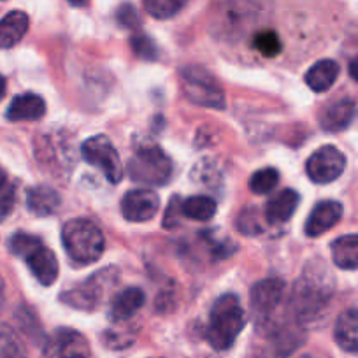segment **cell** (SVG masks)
Masks as SVG:
<instances>
[{"mask_svg": "<svg viewBox=\"0 0 358 358\" xmlns=\"http://www.w3.org/2000/svg\"><path fill=\"white\" fill-rule=\"evenodd\" d=\"M336 281L322 260H313L302 271L290 297L294 315L301 322H311L329 306Z\"/></svg>", "mask_w": 358, "mask_h": 358, "instance_id": "6da1fadb", "label": "cell"}, {"mask_svg": "<svg viewBox=\"0 0 358 358\" xmlns=\"http://www.w3.org/2000/svg\"><path fill=\"white\" fill-rule=\"evenodd\" d=\"M244 325H246V315L239 297L234 294H225L213 306L206 337L215 350L225 351L236 343Z\"/></svg>", "mask_w": 358, "mask_h": 358, "instance_id": "7a4b0ae2", "label": "cell"}, {"mask_svg": "<svg viewBox=\"0 0 358 358\" xmlns=\"http://www.w3.org/2000/svg\"><path fill=\"white\" fill-rule=\"evenodd\" d=\"M62 244L74 264L90 265L102 257L106 239L102 230L94 222L74 218L65 223L62 229Z\"/></svg>", "mask_w": 358, "mask_h": 358, "instance_id": "3957f363", "label": "cell"}, {"mask_svg": "<svg viewBox=\"0 0 358 358\" xmlns=\"http://www.w3.org/2000/svg\"><path fill=\"white\" fill-rule=\"evenodd\" d=\"M13 255L25 260L27 267L43 287H51L58 278V258L39 237L18 232L9 241Z\"/></svg>", "mask_w": 358, "mask_h": 358, "instance_id": "277c9868", "label": "cell"}, {"mask_svg": "<svg viewBox=\"0 0 358 358\" xmlns=\"http://www.w3.org/2000/svg\"><path fill=\"white\" fill-rule=\"evenodd\" d=\"M127 171L136 183L148 185V187H164L174 174V164L162 148L150 146L134 153Z\"/></svg>", "mask_w": 358, "mask_h": 358, "instance_id": "5b68a950", "label": "cell"}, {"mask_svg": "<svg viewBox=\"0 0 358 358\" xmlns=\"http://www.w3.org/2000/svg\"><path fill=\"white\" fill-rule=\"evenodd\" d=\"M181 90L185 97L195 106L211 109H225V92L218 79L199 65H188L181 71Z\"/></svg>", "mask_w": 358, "mask_h": 358, "instance_id": "8992f818", "label": "cell"}, {"mask_svg": "<svg viewBox=\"0 0 358 358\" xmlns=\"http://www.w3.org/2000/svg\"><path fill=\"white\" fill-rule=\"evenodd\" d=\"M115 268H102L99 273L92 274L85 283L71 288V290L62 294V302L69 304L71 308L83 309V311H94L104 299L106 290L109 285L116 280Z\"/></svg>", "mask_w": 358, "mask_h": 358, "instance_id": "52a82bcc", "label": "cell"}, {"mask_svg": "<svg viewBox=\"0 0 358 358\" xmlns=\"http://www.w3.org/2000/svg\"><path fill=\"white\" fill-rule=\"evenodd\" d=\"M81 155L92 167H97L113 185L123 178V165L115 144L106 136H94L81 144Z\"/></svg>", "mask_w": 358, "mask_h": 358, "instance_id": "ba28073f", "label": "cell"}, {"mask_svg": "<svg viewBox=\"0 0 358 358\" xmlns=\"http://www.w3.org/2000/svg\"><path fill=\"white\" fill-rule=\"evenodd\" d=\"M346 157L336 146H322L308 158L306 172L316 185L334 183L344 172Z\"/></svg>", "mask_w": 358, "mask_h": 358, "instance_id": "9c48e42d", "label": "cell"}, {"mask_svg": "<svg viewBox=\"0 0 358 358\" xmlns=\"http://www.w3.org/2000/svg\"><path fill=\"white\" fill-rule=\"evenodd\" d=\"M160 209V197L153 190L137 188L122 199V215L132 223L150 222Z\"/></svg>", "mask_w": 358, "mask_h": 358, "instance_id": "30bf717a", "label": "cell"}, {"mask_svg": "<svg viewBox=\"0 0 358 358\" xmlns=\"http://www.w3.org/2000/svg\"><path fill=\"white\" fill-rule=\"evenodd\" d=\"M43 358H90L88 343L76 330L60 329L44 346Z\"/></svg>", "mask_w": 358, "mask_h": 358, "instance_id": "8fae6325", "label": "cell"}, {"mask_svg": "<svg viewBox=\"0 0 358 358\" xmlns=\"http://www.w3.org/2000/svg\"><path fill=\"white\" fill-rule=\"evenodd\" d=\"M285 288H287V285L280 278H268V280L258 281L250 292V302L253 311L258 316H267L276 311L278 306L283 301Z\"/></svg>", "mask_w": 358, "mask_h": 358, "instance_id": "7c38bea8", "label": "cell"}, {"mask_svg": "<svg viewBox=\"0 0 358 358\" xmlns=\"http://www.w3.org/2000/svg\"><path fill=\"white\" fill-rule=\"evenodd\" d=\"M343 218V204L337 201H323L313 208L308 222H306L304 232L309 237H320L330 229L337 225Z\"/></svg>", "mask_w": 358, "mask_h": 358, "instance_id": "4fadbf2b", "label": "cell"}, {"mask_svg": "<svg viewBox=\"0 0 358 358\" xmlns=\"http://www.w3.org/2000/svg\"><path fill=\"white\" fill-rule=\"evenodd\" d=\"M299 204H301V195L295 190L285 188L280 194L273 195L265 204V222L268 225H283L295 215Z\"/></svg>", "mask_w": 358, "mask_h": 358, "instance_id": "5bb4252c", "label": "cell"}, {"mask_svg": "<svg viewBox=\"0 0 358 358\" xmlns=\"http://www.w3.org/2000/svg\"><path fill=\"white\" fill-rule=\"evenodd\" d=\"M357 116V104L350 99H343L329 104L320 113V125L325 132H341L348 129Z\"/></svg>", "mask_w": 358, "mask_h": 358, "instance_id": "9a60e30c", "label": "cell"}, {"mask_svg": "<svg viewBox=\"0 0 358 358\" xmlns=\"http://www.w3.org/2000/svg\"><path fill=\"white\" fill-rule=\"evenodd\" d=\"M334 339L346 353L358 355V309H346L337 318L334 327Z\"/></svg>", "mask_w": 358, "mask_h": 358, "instance_id": "2e32d148", "label": "cell"}, {"mask_svg": "<svg viewBox=\"0 0 358 358\" xmlns=\"http://www.w3.org/2000/svg\"><path fill=\"white\" fill-rule=\"evenodd\" d=\"M46 115V102L36 94H23L13 99L8 109L11 122H37Z\"/></svg>", "mask_w": 358, "mask_h": 358, "instance_id": "e0dca14e", "label": "cell"}, {"mask_svg": "<svg viewBox=\"0 0 358 358\" xmlns=\"http://www.w3.org/2000/svg\"><path fill=\"white\" fill-rule=\"evenodd\" d=\"M146 301V295L141 288L130 287L125 288L122 294H118L113 301L111 309H109V318L115 323L127 322V320L132 318L137 311L144 306Z\"/></svg>", "mask_w": 358, "mask_h": 358, "instance_id": "ac0fdd59", "label": "cell"}, {"mask_svg": "<svg viewBox=\"0 0 358 358\" xmlns=\"http://www.w3.org/2000/svg\"><path fill=\"white\" fill-rule=\"evenodd\" d=\"M60 195L46 185H39L27 192V208L36 216H51L60 208Z\"/></svg>", "mask_w": 358, "mask_h": 358, "instance_id": "d6986e66", "label": "cell"}, {"mask_svg": "<svg viewBox=\"0 0 358 358\" xmlns=\"http://www.w3.org/2000/svg\"><path fill=\"white\" fill-rule=\"evenodd\" d=\"M29 30V16L23 11H11L0 20V48L9 50L25 37Z\"/></svg>", "mask_w": 358, "mask_h": 358, "instance_id": "ffe728a7", "label": "cell"}, {"mask_svg": "<svg viewBox=\"0 0 358 358\" xmlns=\"http://www.w3.org/2000/svg\"><path fill=\"white\" fill-rule=\"evenodd\" d=\"M332 260L343 271H355L358 268V234L337 237L330 246Z\"/></svg>", "mask_w": 358, "mask_h": 358, "instance_id": "44dd1931", "label": "cell"}, {"mask_svg": "<svg viewBox=\"0 0 358 358\" xmlns=\"http://www.w3.org/2000/svg\"><path fill=\"white\" fill-rule=\"evenodd\" d=\"M337 76H339V65H337V62L320 60L308 71L306 83H308V86L313 92L323 94V92H329L332 88L334 83L337 81Z\"/></svg>", "mask_w": 358, "mask_h": 358, "instance_id": "7402d4cb", "label": "cell"}, {"mask_svg": "<svg viewBox=\"0 0 358 358\" xmlns=\"http://www.w3.org/2000/svg\"><path fill=\"white\" fill-rule=\"evenodd\" d=\"M215 199L208 195H194L183 201V216L195 222H209L216 215Z\"/></svg>", "mask_w": 358, "mask_h": 358, "instance_id": "603a6c76", "label": "cell"}, {"mask_svg": "<svg viewBox=\"0 0 358 358\" xmlns=\"http://www.w3.org/2000/svg\"><path fill=\"white\" fill-rule=\"evenodd\" d=\"M0 358H27L22 339L6 323H0Z\"/></svg>", "mask_w": 358, "mask_h": 358, "instance_id": "cb8c5ba5", "label": "cell"}, {"mask_svg": "<svg viewBox=\"0 0 358 358\" xmlns=\"http://www.w3.org/2000/svg\"><path fill=\"white\" fill-rule=\"evenodd\" d=\"M280 183V172L274 167H265L250 178V190L255 195H267Z\"/></svg>", "mask_w": 358, "mask_h": 358, "instance_id": "d4e9b609", "label": "cell"}, {"mask_svg": "<svg viewBox=\"0 0 358 358\" xmlns=\"http://www.w3.org/2000/svg\"><path fill=\"white\" fill-rule=\"evenodd\" d=\"M144 9L148 15H151L157 20H169L183 11L188 0H144Z\"/></svg>", "mask_w": 358, "mask_h": 358, "instance_id": "484cf974", "label": "cell"}, {"mask_svg": "<svg viewBox=\"0 0 358 358\" xmlns=\"http://www.w3.org/2000/svg\"><path fill=\"white\" fill-rule=\"evenodd\" d=\"M253 46L258 53H262L267 58H274L281 53V41L278 37L276 32L273 30H264V32H258L253 39Z\"/></svg>", "mask_w": 358, "mask_h": 358, "instance_id": "4316f807", "label": "cell"}, {"mask_svg": "<svg viewBox=\"0 0 358 358\" xmlns=\"http://www.w3.org/2000/svg\"><path fill=\"white\" fill-rule=\"evenodd\" d=\"M130 46H132L134 55L141 60H157L158 55H160L157 43L144 34H134L132 39H130Z\"/></svg>", "mask_w": 358, "mask_h": 358, "instance_id": "83f0119b", "label": "cell"}, {"mask_svg": "<svg viewBox=\"0 0 358 358\" xmlns=\"http://www.w3.org/2000/svg\"><path fill=\"white\" fill-rule=\"evenodd\" d=\"M183 216V201L174 195V197L169 201L167 209H165L164 215V227L165 229H174L179 225V220Z\"/></svg>", "mask_w": 358, "mask_h": 358, "instance_id": "f1b7e54d", "label": "cell"}, {"mask_svg": "<svg viewBox=\"0 0 358 358\" xmlns=\"http://www.w3.org/2000/svg\"><path fill=\"white\" fill-rule=\"evenodd\" d=\"M16 204V188L13 185H6L0 190V222H4L9 215L13 213Z\"/></svg>", "mask_w": 358, "mask_h": 358, "instance_id": "f546056e", "label": "cell"}, {"mask_svg": "<svg viewBox=\"0 0 358 358\" xmlns=\"http://www.w3.org/2000/svg\"><path fill=\"white\" fill-rule=\"evenodd\" d=\"M116 20H118L120 27H123V29H137L141 23V18L139 15H137L136 8L130 4L122 6V8L118 9V13H116Z\"/></svg>", "mask_w": 358, "mask_h": 358, "instance_id": "4dcf8cb0", "label": "cell"}, {"mask_svg": "<svg viewBox=\"0 0 358 358\" xmlns=\"http://www.w3.org/2000/svg\"><path fill=\"white\" fill-rule=\"evenodd\" d=\"M350 76L355 79V81H358V58H355V60L350 64Z\"/></svg>", "mask_w": 358, "mask_h": 358, "instance_id": "1f68e13d", "label": "cell"}, {"mask_svg": "<svg viewBox=\"0 0 358 358\" xmlns=\"http://www.w3.org/2000/svg\"><path fill=\"white\" fill-rule=\"evenodd\" d=\"M67 2L74 8H85V6H88L90 0H67Z\"/></svg>", "mask_w": 358, "mask_h": 358, "instance_id": "d6a6232c", "label": "cell"}, {"mask_svg": "<svg viewBox=\"0 0 358 358\" xmlns=\"http://www.w3.org/2000/svg\"><path fill=\"white\" fill-rule=\"evenodd\" d=\"M6 88H8V85H6V79L2 78V76H0V101H2V99H4V95H6Z\"/></svg>", "mask_w": 358, "mask_h": 358, "instance_id": "836d02e7", "label": "cell"}, {"mask_svg": "<svg viewBox=\"0 0 358 358\" xmlns=\"http://www.w3.org/2000/svg\"><path fill=\"white\" fill-rule=\"evenodd\" d=\"M8 185V176H6V172L0 169V190Z\"/></svg>", "mask_w": 358, "mask_h": 358, "instance_id": "e575fe53", "label": "cell"}, {"mask_svg": "<svg viewBox=\"0 0 358 358\" xmlns=\"http://www.w3.org/2000/svg\"><path fill=\"white\" fill-rule=\"evenodd\" d=\"M6 287H4V281H2V278H0V304L4 302V297H6Z\"/></svg>", "mask_w": 358, "mask_h": 358, "instance_id": "d590c367", "label": "cell"}, {"mask_svg": "<svg viewBox=\"0 0 358 358\" xmlns=\"http://www.w3.org/2000/svg\"><path fill=\"white\" fill-rule=\"evenodd\" d=\"M299 358H311V357H309V355H302V357H299Z\"/></svg>", "mask_w": 358, "mask_h": 358, "instance_id": "8d00e7d4", "label": "cell"}]
</instances>
